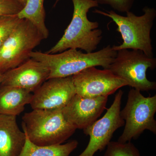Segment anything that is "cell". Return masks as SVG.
Listing matches in <instances>:
<instances>
[{
  "label": "cell",
  "mask_w": 156,
  "mask_h": 156,
  "mask_svg": "<svg viewBox=\"0 0 156 156\" xmlns=\"http://www.w3.org/2000/svg\"><path fill=\"white\" fill-rule=\"evenodd\" d=\"M117 52L108 45L98 51L89 53H83L76 49L54 54L32 51L30 58L48 68L50 71L48 80L72 76L91 67L100 66L104 69H108L116 56Z\"/></svg>",
  "instance_id": "6da1fadb"
},
{
  "label": "cell",
  "mask_w": 156,
  "mask_h": 156,
  "mask_svg": "<svg viewBox=\"0 0 156 156\" xmlns=\"http://www.w3.org/2000/svg\"><path fill=\"white\" fill-rule=\"evenodd\" d=\"M73 12L71 21L57 43L46 53L54 54L69 49H80L86 53L94 52L102 39V31L96 21L89 20L87 14L98 7L96 0H71Z\"/></svg>",
  "instance_id": "7a4b0ae2"
},
{
  "label": "cell",
  "mask_w": 156,
  "mask_h": 156,
  "mask_svg": "<svg viewBox=\"0 0 156 156\" xmlns=\"http://www.w3.org/2000/svg\"><path fill=\"white\" fill-rule=\"evenodd\" d=\"M144 14L136 16L131 11L122 16L114 11H103L95 9L93 12L110 18L117 26L116 30L121 34L122 43L112 46L115 51L127 50H139L149 57H153V48L151 39V30L156 17L153 8L144 7Z\"/></svg>",
  "instance_id": "3957f363"
},
{
  "label": "cell",
  "mask_w": 156,
  "mask_h": 156,
  "mask_svg": "<svg viewBox=\"0 0 156 156\" xmlns=\"http://www.w3.org/2000/svg\"><path fill=\"white\" fill-rule=\"evenodd\" d=\"M62 108L33 109L22 117V128L30 140L38 146L62 144L76 129L65 119Z\"/></svg>",
  "instance_id": "277c9868"
},
{
  "label": "cell",
  "mask_w": 156,
  "mask_h": 156,
  "mask_svg": "<svg viewBox=\"0 0 156 156\" xmlns=\"http://www.w3.org/2000/svg\"><path fill=\"white\" fill-rule=\"evenodd\" d=\"M156 95L145 97L132 88L128 92L126 106L121 111L125 128L118 142L125 143L137 139L145 130L156 134Z\"/></svg>",
  "instance_id": "5b68a950"
},
{
  "label": "cell",
  "mask_w": 156,
  "mask_h": 156,
  "mask_svg": "<svg viewBox=\"0 0 156 156\" xmlns=\"http://www.w3.org/2000/svg\"><path fill=\"white\" fill-rule=\"evenodd\" d=\"M44 39L30 21L21 19L0 48V74H3L29 59L33 50Z\"/></svg>",
  "instance_id": "8992f818"
},
{
  "label": "cell",
  "mask_w": 156,
  "mask_h": 156,
  "mask_svg": "<svg viewBox=\"0 0 156 156\" xmlns=\"http://www.w3.org/2000/svg\"><path fill=\"white\" fill-rule=\"evenodd\" d=\"M156 67L154 57L147 56L141 50L123 49L117 51L108 69L126 81L128 86L147 92L155 90L156 83L148 80L147 71Z\"/></svg>",
  "instance_id": "52a82bcc"
},
{
  "label": "cell",
  "mask_w": 156,
  "mask_h": 156,
  "mask_svg": "<svg viewBox=\"0 0 156 156\" xmlns=\"http://www.w3.org/2000/svg\"><path fill=\"white\" fill-rule=\"evenodd\" d=\"M123 92L119 90L113 102L101 119L83 129L84 134L90 137L87 147L77 156H94L98 151L105 149L117 129L124 126L125 122L121 115Z\"/></svg>",
  "instance_id": "ba28073f"
},
{
  "label": "cell",
  "mask_w": 156,
  "mask_h": 156,
  "mask_svg": "<svg viewBox=\"0 0 156 156\" xmlns=\"http://www.w3.org/2000/svg\"><path fill=\"white\" fill-rule=\"evenodd\" d=\"M76 94L83 97L108 96L122 87L128 86L127 82L115 75L108 69L88 68L72 76Z\"/></svg>",
  "instance_id": "9c48e42d"
},
{
  "label": "cell",
  "mask_w": 156,
  "mask_h": 156,
  "mask_svg": "<svg viewBox=\"0 0 156 156\" xmlns=\"http://www.w3.org/2000/svg\"><path fill=\"white\" fill-rule=\"evenodd\" d=\"M76 94L72 76L48 79L34 92L33 109L62 108Z\"/></svg>",
  "instance_id": "30bf717a"
},
{
  "label": "cell",
  "mask_w": 156,
  "mask_h": 156,
  "mask_svg": "<svg viewBox=\"0 0 156 156\" xmlns=\"http://www.w3.org/2000/svg\"><path fill=\"white\" fill-rule=\"evenodd\" d=\"M108 97H83L76 94L62 109L68 122L76 129H84L92 125L105 110Z\"/></svg>",
  "instance_id": "8fae6325"
},
{
  "label": "cell",
  "mask_w": 156,
  "mask_h": 156,
  "mask_svg": "<svg viewBox=\"0 0 156 156\" xmlns=\"http://www.w3.org/2000/svg\"><path fill=\"white\" fill-rule=\"evenodd\" d=\"M49 74L50 71L46 66L30 58L3 74L1 86L18 87L34 92L48 80Z\"/></svg>",
  "instance_id": "7c38bea8"
},
{
  "label": "cell",
  "mask_w": 156,
  "mask_h": 156,
  "mask_svg": "<svg viewBox=\"0 0 156 156\" xmlns=\"http://www.w3.org/2000/svg\"><path fill=\"white\" fill-rule=\"evenodd\" d=\"M16 116L0 114V156H19L26 142Z\"/></svg>",
  "instance_id": "4fadbf2b"
},
{
  "label": "cell",
  "mask_w": 156,
  "mask_h": 156,
  "mask_svg": "<svg viewBox=\"0 0 156 156\" xmlns=\"http://www.w3.org/2000/svg\"><path fill=\"white\" fill-rule=\"evenodd\" d=\"M33 94L28 90L9 86L0 87V114L20 115L26 105L30 104Z\"/></svg>",
  "instance_id": "5bb4252c"
},
{
  "label": "cell",
  "mask_w": 156,
  "mask_h": 156,
  "mask_svg": "<svg viewBox=\"0 0 156 156\" xmlns=\"http://www.w3.org/2000/svg\"><path fill=\"white\" fill-rule=\"evenodd\" d=\"M78 144L77 140H73L64 144L38 146L31 142L26 134L25 144L19 156H69Z\"/></svg>",
  "instance_id": "9a60e30c"
},
{
  "label": "cell",
  "mask_w": 156,
  "mask_h": 156,
  "mask_svg": "<svg viewBox=\"0 0 156 156\" xmlns=\"http://www.w3.org/2000/svg\"><path fill=\"white\" fill-rule=\"evenodd\" d=\"M44 0H27L25 5L17 14L20 19H25L30 21L39 31L44 39L49 36V31L45 20L46 12L44 8Z\"/></svg>",
  "instance_id": "2e32d148"
},
{
  "label": "cell",
  "mask_w": 156,
  "mask_h": 156,
  "mask_svg": "<svg viewBox=\"0 0 156 156\" xmlns=\"http://www.w3.org/2000/svg\"><path fill=\"white\" fill-rule=\"evenodd\" d=\"M104 156H141L138 149L130 142L122 143L110 141Z\"/></svg>",
  "instance_id": "e0dca14e"
},
{
  "label": "cell",
  "mask_w": 156,
  "mask_h": 156,
  "mask_svg": "<svg viewBox=\"0 0 156 156\" xmlns=\"http://www.w3.org/2000/svg\"><path fill=\"white\" fill-rule=\"evenodd\" d=\"M21 19L17 14L0 16V48Z\"/></svg>",
  "instance_id": "ac0fdd59"
},
{
  "label": "cell",
  "mask_w": 156,
  "mask_h": 156,
  "mask_svg": "<svg viewBox=\"0 0 156 156\" xmlns=\"http://www.w3.org/2000/svg\"><path fill=\"white\" fill-rule=\"evenodd\" d=\"M23 8L17 0H0V16L17 15Z\"/></svg>",
  "instance_id": "d6986e66"
},
{
  "label": "cell",
  "mask_w": 156,
  "mask_h": 156,
  "mask_svg": "<svg viewBox=\"0 0 156 156\" xmlns=\"http://www.w3.org/2000/svg\"><path fill=\"white\" fill-rule=\"evenodd\" d=\"M98 4L110 6L115 11L126 13L130 11L134 0H96Z\"/></svg>",
  "instance_id": "ffe728a7"
},
{
  "label": "cell",
  "mask_w": 156,
  "mask_h": 156,
  "mask_svg": "<svg viewBox=\"0 0 156 156\" xmlns=\"http://www.w3.org/2000/svg\"><path fill=\"white\" fill-rule=\"evenodd\" d=\"M19 3H20L23 7L26 4L27 0H17Z\"/></svg>",
  "instance_id": "44dd1931"
},
{
  "label": "cell",
  "mask_w": 156,
  "mask_h": 156,
  "mask_svg": "<svg viewBox=\"0 0 156 156\" xmlns=\"http://www.w3.org/2000/svg\"><path fill=\"white\" fill-rule=\"evenodd\" d=\"M3 80V75L0 74V87H1V84H2V81Z\"/></svg>",
  "instance_id": "7402d4cb"
},
{
  "label": "cell",
  "mask_w": 156,
  "mask_h": 156,
  "mask_svg": "<svg viewBox=\"0 0 156 156\" xmlns=\"http://www.w3.org/2000/svg\"><path fill=\"white\" fill-rule=\"evenodd\" d=\"M60 1V0H56V2H55V5H54V6H56V5H57V4L58 3V2Z\"/></svg>",
  "instance_id": "603a6c76"
}]
</instances>
